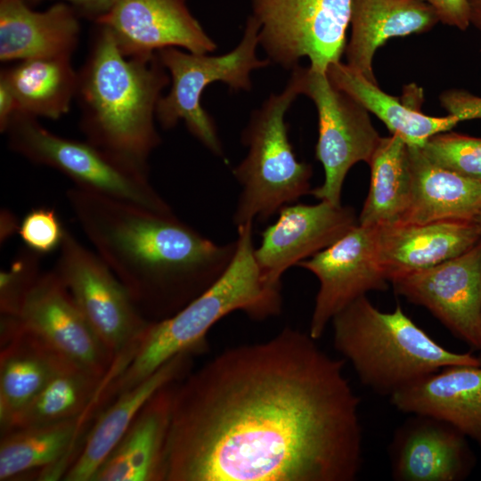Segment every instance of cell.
<instances>
[{
	"instance_id": "1",
	"label": "cell",
	"mask_w": 481,
	"mask_h": 481,
	"mask_svg": "<svg viewBox=\"0 0 481 481\" xmlns=\"http://www.w3.org/2000/svg\"><path fill=\"white\" fill-rule=\"evenodd\" d=\"M285 328L175 383L166 481H353L360 398L346 361Z\"/></svg>"
},
{
	"instance_id": "2",
	"label": "cell",
	"mask_w": 481,
	"mask_h": 481,
	"mask_svg": "<svg viewBox=\"0 0 481 481\" xmlns=\"http://www.w3.org/2000/svg\"><path fill=\"white\" fill-rule=\"evenodd\" d=\"M66 199L94 251L149 321L167 318L231 265L237 240L218 244L172 213L74 186Z\"/></svg>"
},
{
	"instance_id": "3",
	"label": "cell",
	"mask_w": 481,
	"mask_h": 481,
	"mask_svg": "<svg viewBox=\"0 0 481 481\" xmlns=\"http://www.w3.org/2000/svg\"><path fill=\"white\" fill-rule=\"evenodd\" d=\"M95 32L77 71L81 130L86 141L149 174V157L161 142L157 105L170 76L158 53L126 56L104 27Z\"/></svg>"
},
{
	"instance_id": "4",
	"label": "cell",
	"mask_w": 481,
	"mask_h": 481,
	"mask_svg": "<svg viewBox=\"0 0 481 481\" xmlns=\"http://www.w3.org/2000/svg\"><path fill=\"white\" fill-rule=\"evenodd\" d=\"M235 256L223 275L175 314L150 321L133 355L109 387L110 396L132 388L173 357L205 350L208 330L227 314L242 311L264 320L280 314L281 287L266 282L254 257L253 222L237 227Z\"/></svg>"
},
{
	"instance_id": "5",
	"label": "cell",
	"mask_w": 481,
	"mask_h": 481,
	"mask_svg": "<svg viewBox=\"0 0 481 481\" xmlns=\"http://www.w3.org/2000/svg\"><path fill=\"white\" fill-rule=\"evenodd\" d=\"M333 346L350 363L363 385L390 396L417 379L451 365H481L470 353L439 345L397 304L382 312L360 297L330 322Z\"/></svg>"
},
{
	"instance_id": "6",
	"label": "cell",
	"mask_w": 481,
	"mask_h": 481,
	"mask_svg": "<svg viewBox=\"0 0 481 481\" xmlns=\"http://www.w3.org/2000/svg\"><path fill=\"white\" fill-rule=\"evenodd\" d=\"M299 94L291 77L281 93L270 95L252 113L242 133L248 152L232 169L240 186L232 216L236 228L255 220L265 222L283 207L310 194L312 166L297 159L285 122L289 108Z\"/></svg>"
},
{
	"instance_id": "7",
	"label": "cell",
	"mask_w": 481,
	"mask_h": 481,
	"mask_svg": "<svg viewBox=\"0 0 481 481\" xmlns=\"http://www.w3.org/2000/svg\"><path fill=\"white\" fill-rule=\"evenodd\" d=\"M4 134L14 152L61 172L77 187L156 212H173L151 183L149 174L86 140L58 135L37 118L21 112L14 115Z\"/></svg>"
},
{
	"instance_id": "8",
	"label": "cell",
	"mask_w": 481,
	"mask_h": 481,
	"mask_svg": "<svg viewBox=\"0 0 481 481\" xmlns=\"http://www.w3.org/2000/svg\"><path fill=\"white\" fill-rule=\"evenodd\" d=\"M259 45L258 25L249 17L243 37L231 52L211 56L208 53L183 52L177 47L158 51L170 76V90L161 96L156 118L165 129L183 120L189 132L209 151L223 156V146L212 118L201 106L205 88L215 82L227 84L233 90L251 88L250 73L270 64L257 55Z\"/></svg>"
},
{
	"instance_id": "9",
	"label": "cell",
	"mask_w": 481,
	"mask_h": 481,
	"mask_svg": "<svg viewBox=\"0 0 481 481\" xmlns=\"http://www.w3.org/2000/svg\"><path fill=\"white\" fill-rule=\"evenodd\" d=\"M291 77L300 94L309 97L318 114L315 158L324 171V180L310 194L320 200L341 205L345 178L358 162H370L381 136L369 111L355 99L335 86L326 72L310 66H297Z\"/></svg>"
},
{
	"instance_id": "10",
	"label": "cell",
	"mask_w": 481,
	"mask_h": 481,
	"mask_svg": "<svg viewBox=\"0 0 481 481\" xmlns=\"http://www.w3.org/2000/svg\"><path fill=\"white\" fill-rule=\"evenodd\" d=\"M251 5L269 61L294 69L306 57L322 72L340 61L351 0H251Z\"/></svg>"
},
{
	"instance_id": "11",
	"label": "cell",
	"mask_w": 481,
	"mask_h": 481,
	"mask_svg": "<svg viewBox=\"0 0 481 481\" xmlns=\"http://www.w3.org/2000/svg\"><path fill=\"white\" fill-rule=\"evenodd\" d=\"M53 268L85 318L116 360L138 344L149 323L99 255L66 229Z\"/></svg>"
},
{
	"instance_id": "12",
	"label": "cell",
	"mask_w": 481,
	"mask_h": 481,
	"mask_svg": "<svg viewBox=\"0 0 481 481\" xmlns=\"http://www.w3.org/2000/svg\"><path fill=\"white\" fill-rule=\"evenodd\" d=\"M298 266L319 281L308 332L316 340L346 306L369 291H386L390 283L379 260L378 226L358 224Z\"/></svg>"
},
{
	"instance_id": "13",
	"label": "cell",
	"mask_w": 481,
	"mask_h": 481,
	"mask_svg": "<svg viewBox=\"0 0 481 481\" xmlns=\"http://www.w3.org/2000/svg\"><path fill=\"white\" fill-rule=\"evenodd\" d=\"M390 283L396 294L425 307L455 337L481 351V240L456 257Z\"/></svg>"
},
{
	"instance_id": "14",
	"label": "cell",
	"mask_w": 481,
	"mask_h": 481,
	"mask_svg": "<svg viewBox=\"0 0 481 481\" xmlns=\"http://www.w3.org/2000/svg\"><path fill=\"white\" fill-rule=\"evenodd\" d=\"M16 318L62 356L85 369L106 375L115 363L54 269L40 274Z\"/></svg>"
},
{
	"instance_id": "15",
	"label": "cell",
	"mask_w": 481,
	"mask_h": 481,
	"mask_svg": "<svg viewBox=\"0 0 481 481\" xmlns=\"http://www.w3.org/2000/svg\"><path fill=\"white\" fill-rule=\"evenodd\" d=\"M278 215L254 249L263 279L276 287H281V276L289 267L325 249L358 224L351 207L326 200L289 204Z\"/></svg>"
},
{
	"instance_id": "16",
	"label": "cell",
	"mask_w": 481,
	"mask_h": 481,
	"mask_svg": "<svg viewBox=\"0 0 481 481\" xmlns=\"http://www.w3.org/2000/svg\"><path fill=\"white\" fill-rule=\"evenodd\" d=\"M94 22L110 33L126 56L151 54L167 47L193 53L216 49L186 0H114Z\"/></svg>"
},
{
	"instance_id": "17",
	"label": "cell",
	"mask_w": 481,
	"mask_h": 481,
	"mask_svg": "<svg viewBox=\"0 0 481 481\" xmlns=\"http://www.w3.org/2000/svg\"><path fill=\"white\" fill-rule=\"evenodd\" d=\"M388 457L396 481H459L474 465L463 433L445 421L417 414L395 429Z\"/></svg>"
},
{
	"instance_id": "18",
	"label": "cell",
	"mask_w": 481,
	"mask_h": 481,
	"mask_svg": "<svg viewBox=\"0 0 481 481\" xmlns=\"http://www.w3.org/2000/svg\"><path fill=\"white\" fill-rule=\"evenodd\" d=\"M90 427L81 416L1 434L0 480H62L77 457Z\"/></svg>"
},
{
	"instance_id": "19",
	"label": "cell",
	"mask_w": 481,
	"mask_h": 481,
	"mask_svg": "<svg viewBox=\"0 0 481 481\" xmlns=\"http://www.w3.org/2000/svg\"><path fill=\"white\" fill-rule=\"evenodd\" d=\"M0 431L61 371L73 363L16 317L1 316Z\"/></svg>"
},
{
	"instance_id": "20",
	"label": "cell",
	"mask_w": 481,
	"mask_h": 481,
	"mask_svg": "<svg viewBox=\"0 0 481 481\" xmlns=\"http://www.w3.org/2000/svg\"><path fill=\"white\" fill-rule=\"evenodd\" d=\"M177 381L163 387L146 402L92 481H166L167 444Z\"/></svg>"
},
{
	"instance_id": "21",
	"label": "cell",
	"mask_w": 481,
	"mask_h": 481,
	"mask_svg": "<svg viewBox=\"0 0 481 481\" xmlns=\"http://www.w3.org/2000/svg\"><path fill=\"white\" fill-rule=\"evenodd\" d=\"M398 411L445 421L481 443V365H451L389 396Z\"/></svg>"
},
{
	"instance_id": "22",
	"label": "cell",
	"mask_w": 481,
	"mask_h": 481,
	"mask_svg": "<svg viewBox=\"0 0 481 481\" xmlns=\"http://www.w3.org/2000/svg\"><path fill=\"white\" fill-rule=\"evenodd\" d=\"M379 227V256L389 282L430 268L473 248L481 233L475 221L447 220Z\"/></svg>"
},
{
	"instance_id": "23",
	"label": "cell",
	"mask_w": 481,
	"mask_h": 481,
	"mask_svg": "<svg viewBox=\"0 0 481 481\" xmlns=\"http://www.w3.org/2000/svg\"><path fill=\"white\" fill-rule=\"evenodd\" d=\"M79 13L65 2L43 12L25 0H0V60L71 57L79 41Z\"/></svg>"
},
{
	"instance_id": "24",
	"label": "cell",
	"mask_w": 481,
	"mask_h": 481,
	"mask_svg": "<svg viewBox=\"0 0 481 481\" xmlns=\"http://www.w3.org/2000/svg\"><path fill=\"white\" fill-rule=\"evenodd\" d=\"M180 354L136 386L118 395L95 418L81 450L62 480L92 481L146 402L163 387L189 373L192 356Z\"/></svg>"
},
{
	"instance_id": "25",
	"label": "cell",
	"mask_w": 481,
	"mask_h": 481,
	"mask_svg": "<svg viewBox=\"0 0 481 481\" xmlns=\"http://www.w3.org/2000/svg\"><path fill=\"white\" fill-rule=\"evenodd\" d=\"M438 21L435 10L423 0H351L346 64L378 84L372 69L377 50L392 37L428 32Z\"/></svg>"
},
{
	"instance_id": "26",
	"label": "cell",
	"mask_w": 481,
	"mask_h": 481,
	"mask_svg": "<svg viewBox=\"0 0 481 481\" xmlns=\"http://www.w3.org/2000/svg\"><path fill=\"white\" fill-rule=\"evenodd\" d=\"M326 74L331 83L361 103L379 118L391 135L399 136L408 146L422 147L431 136L451 131L459 124L452 115L433 117L424 114L420 106L422 91L415 85L404 90L401 98L390 95L358 74L346 63L331 64Z\"/></svg>"
},
{
	"instance_id": "27",
	"label": "cell",
	"mask_w": 481,
	"mask_h": 481,
	"mask_svg": "<svg viewBox=\"0 0 481 481\" xmlns=\"http://www.w3.org/2000/svg\"><path fill=\"white\" fill-rule=\"evenodd\" d=\"M408 148L412 190L409 208L399 224L475 221L481 212V181L433 164L420 147Z\"/></svg>"
},
{
	"instance_id": "28",
	"label": "cell",
	"mask_w": 481,
	"mask_h": 481,
	"mask_svg": "<svg viewBox=\"0 0 481 481\" xmlns=\"http://www.w3.org/2000/svg\"><path fill=\"white\" fill-rule=\"evenodd\" d=\"M114 363L106 375H100L71 363L57 373L13 418L11 429L60 422L85 416L92 422L99 414V399L107 386L118 376Z\"/></svg>"
},
{
	"instance_id": "29",
	"label": "cell",
	"mask_w": 481,
	"mask_h": 481,
	"mask_svg": "<svg viewBox=\"0 0 481 481\" xmlns=\"http://www.w3.org/2000/svg\"><path fill=\"white\" fill-rule=\"evenodd\" d=\"M71 57L35 58L1 69L12 92L18 111L36 118L58 119L67 114L77 88Z\"/></svg>"
},
{
	"instance_id": "30",
	"label": "cell",
	"mask_w": 481,
	"mask_h": 481,
	"mask_svg": "<svg viewBox=\"0 0 481 481\" xmlns=\"http://www.w3.org/2000/svg\"><path fill=\"white\" fill-rule=\"evenodd\" d=\"M368 165L371 182L358 224L386 226L401 223L412 190L408 145L395 135L381 137Z\"/></svg>"
},
{
	"instance_id": "31",
	"label": "cell",
	"mask_w": 481,
	"mask_h": 481,
	"mask_svg": "<svg viewBox=\"0 0 481 481\" xmlns=\"http://www.w3.org/2000/svg\"><path fill=\"white\" fill-rule=\"evenodd\" d=\"M420 148L433 164L481 181V137L447 131L431 136Z\"/></svg>"
},
{
	"instance_id": "32",
	"label": "cell",
	"mask_w": 481,
	"mask_h": 481,
	"mask_svg": "<svg viewBox=\"0 0 481 481\" xmlns=\"http://www.w3.org/2000/svg\"><path fill=\"white\" fill-rule=\"evenodd\" d=\"M41 255L25 247L0 273L1 316L16 317L29 290L42 273Z\"/></svg>"
},
{
	"instance_id": "33",
	"label": "cell",
	"mask_w": 481,
	"mask_h": 481,
	"mask_svg": "<svg viewBox=\"0 0 481 481\" xmlns=\"http://www.w3.org/2000/svg\"><path fill=\"white\" fill-rule=\"evenodd\" d=\"M65 232L55 210L41 207L23 217L18 234L25 247L42 256L60 248Z\"/></svg>"
},
{
	"instance_id": "34",
	"label": "cell",
	"mask_w": 481,
	"mask_h": 481,
	"mask_svg": "<svg viewBox=\"0 0 481 481\" xmlns=\"http://www.w3.org/2000/svg\"><path fill=\"white\" fill-rule=\"evenodd\" d=\"M440 104L459 122L481 119V96L466 90L451 89L440 95Z\"/></svg>"
},
{
	"instance_id": "35",
	"label": "cell",
	"mask_w": 481,
	"mask_h": 481,
	"mask_svg": "<svg viewBox=\"0 0 481 481\" xmlns=\"http://www.w3.org/2000/svg\"><path fill=\"white\" fill-rule=\"evenodd\" d=\"M437 14L443 24L466 30L470 26L467 0H423Z\"/></svg>"
},
{
	"instance_id": "36",
	"label": "cell",
	"mask_w": 481,
	"mask_h": 481,
	"mask_svg": "<svg viewBox=\"0 0 481 481\" xmlns=\"http://www.w3.org/2000/svg\"><path fill=\"white\" fill-rule=\"evenodd\" d=\"M29 5L45 0H25ZM72 5L79 15L95 20L104 14L111 6L114 0H61Z\"/></svg>"
},
{
	"instance_id": "37",
	"label": "cell",
	"mask_w": 481,
	"mask_h": 481,
	"mask_svg": "<svg viewBox=\"0 0 481 481\" xmlns=\"http://www.w3.org/2000/svg\"><path fill=\"white\" fill-rule=\"evenodd\" d=\"M15 97L5 81L0 78V131L5 133L11 120L18 113Z\"/></svg>"
},
{
	"instance_id": "38",
	"label": "cell",
	"mask_w": 481,
	"mask_h": 481,
	"mask_svg": "<svg viewBox=\"0 0 481 481\" xmlns=\"http://www.w3.org/2000/svg\"><path fill=\"white\" fill-rule=\"evenodd\" d=\"M20 223L18 222L17 218L11 211L5 208L1 211V216H0L1 243L5 242L13 234L19 232Z\"/></svg>"
},
{
	"instance_id": "39",
	"label": "cell",
	"mask_w": 481,
	"mask_h": 481,
	"mask_svg": "<svg viewBox=\"0 0 481 481\" xmlns=\"http://www.w3.org/2000/svg\"><path fill=\"white\" fill-rule=\"evenodd\" d=\"M470 25L481 32V0H467Z\"/></svg>"
},
{
	"instance_id": "40",
	"label": "cell",
	"mask_w": 481,
	"mask_h": 481,
	"mask_svg": "<svg viewBox=\"0 0 481 481\" xmlns=\"http://www.w3.org/2000/svg\"><path fill=\"white\" fill-rule=\"evenodd\" d=\"M475 223L477 224V225L478 229H479V232L481 233V212L478 214V216L475 219Z\"/></svg>"
},
{
	"instance_id": "41",
	"label": "cell",
	"mask_w": 481,
	"mask_h": 481,
	"mask_svg": "<svg viewBox=\"0 0 481 481\" xmlns=\"http://www.w3.org/2000/svg\"><path fill=\"white\" fill-rule=\"evenodd\" d=\"M480 358H481V356H480Z\"/></svg>"
}]
</instances>
